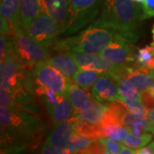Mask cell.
Instances as JSON below:
<instances>
[{
  "mask_svg": "<svg viewBox=\"0 0 154 154\" xmlns=\"http://www.w3.org/2000/svg\"><path fill=\"white\" fill-rule=\"evenodd\" d=\"M0 125L2 153L35 150L42 142L44 124L38 115L24 109L1 107Z\"/></svg>",
  "mask_w": 154,
  "mask_h": 154,
  "instance_id": "obj_1",
  "label": "cell"
},
{
  "mask_svg": "<svg viewBox=\"0 0 154 154\" xmlns=\"http://www.w3.org/2000/svg\"><path fill=\"white\" fill-rule=\"evenodd\" d=\"M142 21V10L133 0H104L100 16L94 23L134 44L140 38Z\"/></svg>",
  "mask_w": 154,
  "mask_h": 154,
  "instance_id": "obj_2",
  "label": "cell"
},
{
  "mask_svg": "<svg viewBox=\"0 0 154 154\" xmlns=\"http://www.w3.org/2000/svg\"><path fill=\"white\" fill-rule=\"evenodd\" d=\"M118 37L120 36L110 28L93 23L75 36L58 39L51 51H77L100 55L103 50Z\"/></svg>",
  "mask_w": 154,
  "mask_h": 154,
  "instance_id": "obj_3",
  "label": "cell"
},
{
  "mask_svg": "<svg viewBox=\"0 0 154 154\" xmlns=\"http://www.w3.org/2000/svg\"><path fill=\"white\" fill-rule=\"evenodd\" d=\"M12 38L15 54L31 70L37 64L45 62L51 55L48 50L26 33L23 28L17 31Z\"/></svg>",
  "mask_w": 154,
  "mask_h": 154,
  "instance_id": "obj_4",
  "label": "cell"
},
{
  "mask_svg": "<svg viewBox=\"0 0 154 154\" xmlns=\"http://www.w3.org/2000/svg\"><path fill=\"white\" fill-rule=\"evenodd\" d=\"M25 31L48 50L50 53L56 42L59 39L58 37L63 34L60 24L43 11L28 25Z\"/></svg>",
  "mask_w": 154,
  "mask_h": 154,
  "instance_id": "obj_5",
  "label": "cell"
},
{
  "mask_svg": "<svg viewBox=\"0 0 154 154\" xmlns=\"http://www.w3.org/2000/svg\"><path fill=\"white\" fill-rule=\"evenodd\" d=\"M102 0H69V22L63 34L70 35L77 33L97 17Z\"/></svg>",
  "mask_w": 154,
  "mask_h": 154,
  "instance_id": "obj_6",
  "label": "cell"
},
{
  "mask_svg": "<svg viewBox=\"0 0 154 154\" xmlns=\"http://www.w3.org/2000/svg\"><path fill=\"white\" fill-rule=\"evenodd\" d=\"M28 69L15 53L10 54L5 60L1 63L0 85L1 88L13 92L24 87L28 72Z\"/></svg>",
  "mask_w": 154,
  "mask_h": 154,
  "instance_id": "obj_7",
  "label": "cell"
},
{
  "mask_svg": "<svg viewBox=\"0 0 154 154\" xmlns=\"http://www.w3.org/2000/svg\"><path fill=\"white\" fill-rule=\"evenodd\" d=\"M33 87L35 85L42 86L57 94H64L68 93L71 79L65 76L55 67L43 62L37 64L32 70Z\"/></svg>",
  "mask_w": 154,
  "mask_h": 154,
  "instance_id": "obj_8",
  "label": "cell"
},
{
  "mask_svg": "<svg viewBox=\"0 0 154 154\" xmlns=\"http://www.w3.org/2000/svg\"><path fill=\"white\" fill-rule=\"evenodd\" d=\"M108 107L115 113L120 123L126 128L129 133H132L135 135H140L144 133L151 131L152 123L147 116H139L134 115L128 110L118 99L108 103Z\"/></svg>",
  "mask_w": 154,
  "mask_h": 154,
  "instance_id": "obj_9",
  "label": "cell"
},
{
  "mask_svg": "<svg viewBox=\"0 0 154 154\" xmlns=\"http://www.w3.org/2000/svg\"><path fill=\"white\" fill-rule=\"evenodd\" d=\"M135 53L136 51L134 50L131 43L118 37L110 42L100 55L110 63L126 65L132 64L135 62Z\"/></svg>",
  "mask_w": 154,
  "mask_h": 154,
  "instance_id": "obj_10",
  "label": "cell"
},
{
  "mask_svg": "<svg viewBox=\"0 0 154 154\" xmlns=\"http://www.w3.org/2000/svg\"><path fill=\"white\" fill-rule=\"evenodd\" d=\"M77 63L80 69L96 70L100 73H114L121 65H116L105 60L101 55L88 54L77 51L65 52Z\"/></svg>",
  "mask_w": 154,
  "mask_h": 154,
  "instance_id": "obj_11",
  "label": "cell"
},
{
  "mask_svg": "<svg viewBox=\"0 0 154 154\" xmlns=\"http://www.w3.org/2000/svg\"><path fill=\"white\" fill-rule=\"evenodd\" d=\"M93 98L103 103H110L119 98L116 80L109 73H102L91 88Z\"/></svg>",
  "mask_w": 154,
  "mask_h": 154,
  "instance_id": "obj_12",
  "label": "cell"
},
{
  "mask_svg": "<svg viewBox=\"0 0 154 154\" xmlns=\"http://www.w3.org/2000/svg\"><path fill=\"white\" fill-rule=\"evenodd\" d=\"M60 24L63 31L69 22V0H42V11Z\"/></svg>",
  "mask_w": 154,
  "mask_h": 154,
  "instance_id": "obj_13",
  "label": "cell"
},
{
  "mask_svg": "<svg viewBox=\"0 0 154 154\" xmlns=\"http://www.w3.org/2000/svg\"><path fill=\"white\" fill-rule=\"evenodd\" d=\"M68 94L74 109L73 116L88 110L92 105L94 98L92 97L91 92L89 93L88 89L78 86L74 82L69 84Z\"/></svg>",
  "mask_w": 154,
  "mask_h": 154,
  "instance_id": "obj_14",
  "label": "cell"
},
{
  "mask_svg": "<svg viewBox=\"0 0 154 154\" xmlns=\"http://www.w3.org/2000/svg\"><path fill=\"white\" fill-rule=\"evenodd\" d=\"M46 110L53 126L68 121L74 114V109L69 94L66 93L57 104Z\"/></svg>",
  "mask_w": 154,
  "mask_h": 154,
  "instance_id": "obj_15",
  "label": "cell"
},
{
  "mask_svg": "<svg viewBox=\"0 0 154 154\" xmlns=\"http://www.w3.org/2000/svg\"><path fill=\"white\" fill-rule=\"evenodd\" d=\"M74 126L72 122L69 121L63 122L56 125L55 128L45 139V144L46 145H53L61 147L67 148L69 141L74 134Z\"/></svg>",
  "mask_w": 154,
  "mask_h": 154,
  "instance_id": "obj_16",
  "label": "cell"
},
{
  "mask_svg": "<svg viewBox=\"0 0 154 154\" xmlns=\"http://www.w3.org/2000/svg\"><path fill=\"white\" fill-rule=\"evenodd\" d=\"M45 63L55 67L65 76L71 80L80 69V68L74 59L69 55H67L65 52H58L54 56L50 55Z\"/></svg>",
  "mask_w": 154,
  "mask_h": 154,
  "instance_id": "obj_17",
  "label": "cell"
},
{
  "mask_svg": "<svg viewBox=\"0 0 154 154\" xmlns=\"http://www.w3.org/2000/svg\"><path fill=\"white\" fill-rule=\"evenodd\" d=\"M0 12L1 16L10 22L13 34L20 28H22L21 26L20 0H1Z\"/></svg>",
  "mask_w": 154,
  "mask_h": 154,
  "instance_id": "obj_18",
  "label": "cell"
},
{
  "mask_svg": "<svg viewBox=\"0 0 154 154\" xmlns=\"http://www.w3.org/2000/svg\"><path fill=\"white\" fill-rule=\"evenodd\" d=\"M42 11V0H20L21 26L25 30Z\"/></svg>",
  "mask_w": 154,
  "mask_h": 154,
  "instance_id": "obj_19",
  "label": "cell"
},
{
  "mask_svg": "<svg viewBox=\"0 0 154 154\" xmlns=\"http://www.w3.org/2000/svg\"><path fill=\"white\" fill-rule=\"evenodd\" d=\"M108 110H109L108 105H105L103 102H100L94 98L92 105L89 107V109L74 116H76L79 118L87 122L98 125L102 121Z\"/></svg>",
  "mask_w": 154,
  "mask_h": 154,
  "instance_id": "obj_20",
  "label": "cell"
},
{
  "mask_svg": "<svg viewBox=\"0 0 154 154\" xmlns=\"http://www.w3.org/2000/svg\"><path fill=\"white\" fill-rule=\"evenodd\" d=\"M131 64L127 73V78L136 87L140 92L147 90L154 80V74H147Z\"/></svg>",
  "mask_w": 154,
  "mask_h": 154,
  "instance_id": "obj_21",
  "label": "cell"
},
{
  "mask_svg": "<svg viewBox=\"0 0 154 154\" xmlns=\"http://www.w3.org/2000/svg\"><path fill=\"white\" fill-rule=\"evenodd\" d=\"M101 74L102 73L96 70L80 69L72 80L78 86L86 89H89L94 86Z\"/></svg>",
  "mask_w": 154,
  "mask_h": 154,
  "instance_id": "obj_22",
  "label": "cell"
},
{
  "mask_svg": "<svg viewBox=\"0 0 154 154\" xmlns=\"http://www.w3.org/2000/svg\"><path fill=\"white\" fill-rule=\"evenodd\" d=\"M95 140H99L86 137L75 132L69 141L67 149H69L71 153H82L83 151L88 148Z\"/></svg>",
  "mask_w": 154,
  "mask_h": 154,
  "instance_id": "obj_23",
  "label": "cell"
},
{
  "mask_svg": "<svg viewBox=\"0 0 154 154\" xmlns=\"http://www.w3.org/2000/svg\"><path fill=\"white\" fill-rule=\"evenodd\" d=\"M152 136L151 134L144 133L140 135H135L132 133H128L122 144L133 149H139L146 146L152 141Z\"/></svg>",
  "mask_w": 154,
  "mask_h": 154,
  "instance_id": "obj_24",
  "label": "cell"
},
{
  "mask_svg": "<svg viewBox=\"0 0 154 154\" xmlns=\"http://www.w3.org/2000/svg\"><path fill=\"white\" fill-rule=\"evenodd\" d=\"M154 57V25L152 28V41L150 45H146L143 48H138L136 49L135 53V62L134 66L140 67L146 65L151 58Z\"/></svg>",
  "mask_w": 154,
  "mask_h": 154,
  "instance_id": "obj_25",
  "label": "cell"
},
{
  "mask_svg": "<svg viewBox=\"0 0 154 154\" xmlns=\"http://www.w3.org/2000/svg\"><path fill=\"white\" fill-rule=\"evenodd\" d=\"M118 100L128 110L131 111L134 115L139 116H146L148 114V110L145 106L143 102L140 99L119 97Z\"/></svg>",
  "mask_w": 154,
  "mask_h": 154,
  "instance_id": "obj_26",
  "label": "cell"
},
{
  "mask_svg": "<svg viewBox=\"0 0 154 154\" xmlns=\"http://www.w3.org/2000/svg\"><path fill=\"white\" fill-rule=\"evenodd\" d=\"M99 142L102 144L107 152L110 154H118L121 152L122 146L121 144L117 143L116 140L113 139H108V138L103 137L99 140Z\"/></svg>",
  "mask_w": 154,
  "mask_h": 154,
  "instance_id": "obj_27",
  "label": "cell"
},
{
  "mask_svg": "<svg viewBox=\"0 0 154 154\" xmlns=\"http://www.w3.org/2000/svg\"><path fill=\"white\" fill-rule=\"evenodd\" d=\"M40 153L45 154H69L71 153L69 149L53 145H46L45 144L40 150Z\"/></svg>",
  "mask_w": 154,
  "mask_h": 154,
  "instance_id": "obj_28",
  "label": "cell"
},
{
  "mask_svg": "<svg viewBox=\"0 0 154 154\" xmlns=\"http://www.w3.org/2000/svg\"><path fill=\"white\" fill-rule=\"evenodd\" d=\"M143 20L154 17V0H145L141 6Z\"/></svg>",
  "mask_w": 154,
  "mask_h": 154,
  "instance_id": "obj_29",
  "label": "cell"
},
{
  "mask_svg": "<svg viewBox=\"0 0 154 154\" xmlns=\"http://www.w3.org/2000/svg\"><path fill=\"white\" fill-rule=\"evenodd\" d=\"M141 93V101L143 102L147 110H151L154 107V96L148 90H144Z\"/></svg>",
  "mask_w": 154,
  "mask_h": 154,
  "instance_id": "obj_30",
  "label": "cell"
},
{
  "mask_svg": "<svg viewBox=\"0 0 154 154\" xmlns=\"http://www.w3.org/2000/svg\"><path fill=\"white\" fill-rule=\"evenodd\" d=\"M1 21V35H6V36H12L13 35V30L11 28L10 22L6 20L4 17H0Z\"/></svg>",
  "mask_w": 154,
  "mask_h": 154,
  "instance_id": "obj_31",
  "label": "cell"
},
{
  "mask_svg": "<svg viewBox=\"0 0 154 154\" xmlns=\"http://www.w3.org/2000/svg\"><path fill=\"white\" fill-rule=\"evenodd\" d=\"M136 154H154V141H151L143 147L136 149Z\"/></svg>",
  "mask_w": 154,
  "mask_h": 154,
  "instance_id": "obj_32",
  "label": "cell"
},
{
  "mask_svg": "<svg viewBox=\"0 0 154 154\" xmlns=\"http://www.w3.org/2000/svg\"><path fill=\"white\" fill-rule=\"evenodd\" d=\"M121 154H134L136 153L135 152V149H133L131 147H128L127 146H122L121 152H120Z\"/></svg>",
  "mask_w": 154,
  "mask_h": 154,
  "instance_id": "obj_33",
  "label": "cell"
},
{
  "mask_svg": "<svg viewBox=\"0 0 154 154\" xmlns=\"http://www.w3.org/2000/svg\"><path fill=\"white\" fill-rule=\"evenodd\" d=\"M147 116H148V118L150 119L151 122H152V124H154V107L152 109H151V110H148Z\"/></svg>",
  "mask_w": 154,
  "mask_h": 154,
  "instance_id": "obj_34",
  "label": "cell"
},
{
  "mask_svg": "<svg viewBox=\"0 0 154 154\" xmlns=\"http://www.w3.org/2000/svg\"><path fill=\"white\" fill-rule=\"evenodd\" d=\"M147 90H148L149 92H150V93L154 96V80H153V82H152V85L150 86V88H149Z\"/></svg>",
  "mask_w": 154,
  "mask_h": 154,
  "instance_id": "obj_35",
  "label": "cell"
},
{
  "mask_svg": "<svg viewBox=\"0 0 154 154\" xmlns=\"http://www.w3.org/2000/svg\"><path fill=\"white\" fill-rule=\"evenodd\" d=\"M134 2H135V3H143L145 0H133Z\"/></svg>",
  "mask_w": 154,
  "mask_h": 154,
  "instance_id": "obj_36",
  "label": "cell"
},
{
  "mask_svg": "<svg viewBox=\"0 0 154 154\" xmlns=\"http://www.w3.org/2000/svg\"><path fill=\"white\" fill-rule=\"evenodd\" d=\"M151 132L152 133V134H153L154 136V124H152V126L151 128Z\"/></svg>",
  "mask_w": 154,
  "mask_h": 154,
  "instance_id": "obj_37",
  "label": "cell"
}]
</instances>
